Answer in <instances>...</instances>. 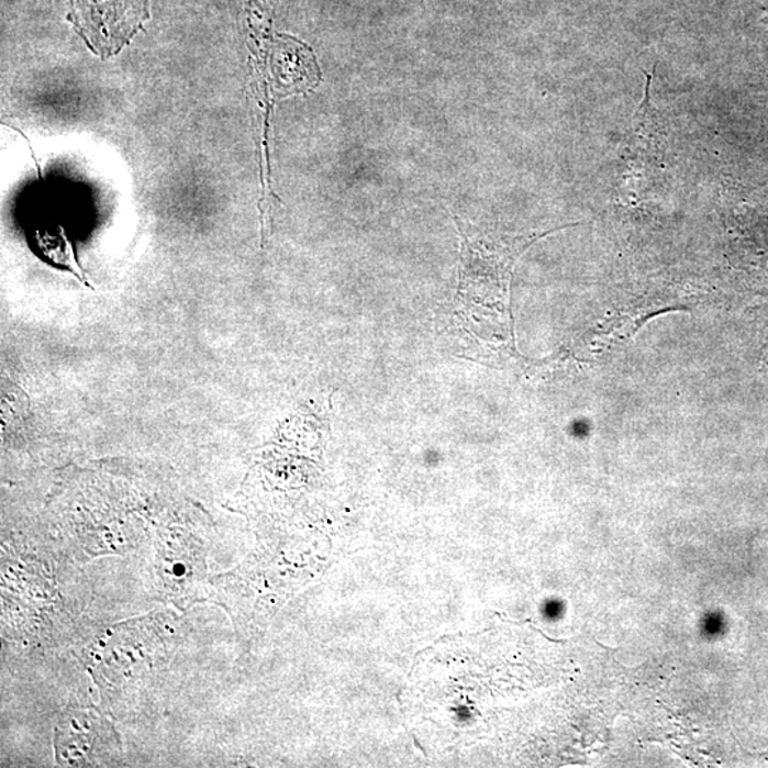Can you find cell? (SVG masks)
<instances>
[{
	"mask_svg": "<svg viewBox=\"0 0 768 768\" xmlns=\"http://www.w3.org/2000/svg\"><path fill=\"white\" fill-rule=\"evenodd\" d=\"M461 238L460 279L454 299L453 326L478 349H509V293L512 268L543 235L497 236L454 216Z\"/></svg>",
	"mask_w": 768,
	"mask_h": 768,
	"instance_id": "obj_1",
	"label": "cell"
},
{
	"mask_svg": "<svg viewBox=\"0 0 768 768\" xmlns=\"http://www.w3.org/2000/svg\"><path fill=\"white\" fill-rule=\"evenodd\" d=\"M76 27L96 53L122 49L142 23L144 0H71Z\"/></svg>",
	"mask_w": 768,
	"mask_h": 768,
	"instance_id": "obj_2",
	"label": "cell"
}]
</instances>
